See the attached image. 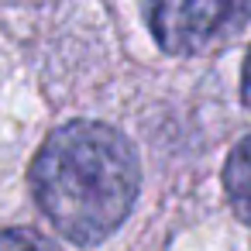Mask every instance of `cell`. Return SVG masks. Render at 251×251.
<instances>
[{"label": "cell", "mask_w": 251, "mask_h": 251, "mask_svg": "<svg viewBox=\"0 0 251 251\" xmlns=\"http://www.w3.org/2000/svg\"><path fill=\"white\" fill-rule=\"evenodd\" d=\"M28 179L35 203L59 234L76 244H100L134 210L141 165L117 127L69 121L45 138Z\"/></svg>", "instance_id": "1"}, {"label": "cell", "mask_w": 251, "mask_h": 251, "mask_svg": "<svg viewBox=\"0 0 251 251\" xmlns=\"http://www.w3.org/2000/svg\"><path fill=\"white\" fill-rule=\"evenodd\" d=\"M145 18L162 52L203 55L251 21V0H145Z\"/></svg>", "instance_id": "2"}, {"label": "cell", "mask_w": 251, "mask_h": 251, "mask_svg": "<svg viewBox=\"0 0 251 251\" xmlns=\"http://www.w3.org/2000/svg\"><path fill=\"white\" fill-rule=\"evenodd\" d=\"M224 189H227V200L237 220L251 227V134L241 138V145H234V151L227 155Z\"/></svg>", "instance_id": "3"}, {"label": "cell", "mask_w": 251, "mask_h": 251, "mask_svg": "<svg viewBox=\"0 0 251 251\" xmlns=\"http://www.w3.org/2000/svg\"><path fill=\"white\" fill-rule=\"evenodd\" d=\"M0 251H62L59 244H52L45 234L28 230V227H7L0 230Z\"/></svg>", "instance_id": "4"}, {"label": "cell", "mask_w": 251, "mask_h": 251, "mask_svg": "<svg viewBox=\"0 0 251 251\" xmlns=\"http://www.w3.org/2000/svg\"><path fill=\"white\" fill-rule=\"evenodd\" d=\"M241 100H244V107L251 110V52H248V62H244V73H241Z\"/></svg>", "instance_id": "5"}]
</instances>
